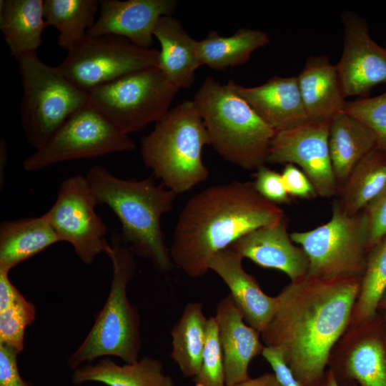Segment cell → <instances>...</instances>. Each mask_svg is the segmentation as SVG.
<instances>
[{
    "mask_svg": "<svg viewBox=\"0 0 386 386\" xmlns=\"http://www.w3.org/2000/svg\"><path fill=\"white\" fill-rule=\"evenodd\" d=\"M362 278L307 274L284 286L274 314L261 334L279 350L302 386H324L331 351L348 327Z\"/></svg>",
    "mask_w": 386,
    "mask_h": 386,
    "instance_id": "1",
    "label": "cell"
},
{
    "mask_svg": "<svg viewBox=\"0 0 386 386\" xmlns=\"http://www.w3.org/2000/svg\"><path fill=\"white\" fill-rule=\"evenodd\" d=\"M251 182L211 186L183 207L169 249L174 265L192 278L204 275L209 259L244 234L285 217Z\"/></svg>",
    "mask_w": 386,
    "mask_h": 386,
    "instance_id": "2",
    "label": "cell"
},
{
    "mask_svg": "<svg viewBox=\"0 0 386 386\" xmlns=\"http://www.w3.org/2000/svg\"><path fill=\"white\" fill-rule=\"evenodd\" d=\"M86 177L99 204L109 206L119 219V235L132 252L150 260L160 272L171 271L174 264L160 220L172 209L177 194L162 183L157 184L153 174L141 180H127L96 165Z\"/></svg>",
    "mask_w": 386,
    "mask_h": 386,
    "instance_id": "3",
    "label": "cell"
},
{
    "mask_svg": "<svg viewBox=\"0 0 386 386\" xmlns=\"http://www.w3.org/2000/svg\"><path fill=\"white\" fill-rule=\"evenodd\" d=\"M193 101L210 145L224 160L249 171L264 166L276 131L245 100L208 76Z\"/></svg>",
    "mask_w": 386,
    "mask_h": 386,
    "instance_id": "4",
    "label": "cell"
},
{
    "mask_svg": "<svg viewBox=\"0 0 386 386\" xmlns=\"http://www.w3.org/2000/svg\"><path fill=\"white\" fill-rule=\"evenodd\" d=\"M112 264V278L107 299L97 313L88 335L68 357V367L74 370L83 362L114 356L125 363L139 359L142 348L139 310L127 298V287L137 269L134 254L119 233L112 237L107 254Z\"/></svg>",
    "mask_w": 386,
    "mask_h": 386,
    "instance_id": "5",
    "label": "cell"
},
{
    "mask_svg": "<svg viewBox=\"0 0 386 386\" xmlns=\"http://www.w3.org/2000/svg\"><path fill=\"white\" fill-rule=\"evenodd\" d=\"M210 145L208 132L192 100L170 109L142 139L141 154L146 167L177 195L209 177L202 151Z\"/></svg>",
    "mask_w": 386,
    "mask_h": 386,
    "instance_id": "6",
    "label": "cell"
},
{
    "mask_svg": "<svg viewBox=\"0 0 386 386\" xmlns=\"http://www.w3.org/2000/svg\"><path fill=\"white\" fill-rule=\"evenodd\" d=\"M17 61L23 87L21 125L28 142L38 149L72 114L88 106V93L57 66L41 61L36 51L23 54Z\"/></svg>",
    "mask_w": 386,
    "mask_h": 386,
    "instance_id": "7",
    "label": "cell"
},
{
    "mask_svg": "<svg viewBox=\"0 0 386 386\" xmlns=\"http://www.w3.org/2000/svg\"><path fill=\"white\" fill-rule=\"evenodd\" d=\"M369 234L367 212L363 210L348 215L337 202L327 223L312 230L290 234L307 256V274L325 279L362 278L370 252Z\"/></svg>",
    "mask_w": 386,
    "mask_h": 386,
    "instance_id": "8",
    "label": "cell"
},
{
    "mask_svg": "<svg viewBox=\"0 0 386 386\" xmlns=\"http://www.w3.org/2000/svg\"><path fill=\"white\" fill-rule=\"evenodd\" d=\"M179 89L157 67L139 71L88 92V106L127 134L161 120Z\"/></svg>",
    "mask_w": 386,
    "mask_h": 386,
    "instance_id": "9",
    "label": "cell"
},
{
    "mask_svg": "<svg viewBox=\"0 0 386 386\" xmlns=\"http://www.w3.org/2000/svg\"><path fill=\"white\" fill-rule=\"evenodd\" d=\"M159 50L116 35L86 36L57 66L74 86L91 89L139 71L157 68Z\"/></svg>",
    "mask_w": 386,
    "mask_h": 386,
    "instance_id": "10",
    "label": "cell"
},
{
    "mask_svg": "<svg viewBox=\"0 0 386 386\" xmlns=\"http://www.w3.org/2000/svg\"><path fill=\"white\" fill-rule=\"evenodd\" d=\"M136 144L89 106L72 114L47 142L23 162L28 172L52 164L80 159H91L112 153L130 152Z\"/></svg>",
    "mask_w": 386,
    "mask_h": 386,
    "instance_id": "11",
    "label": "cell"
},
{
    "mask_svg": "<svg viewBox=\"0 0 386 386\" xmlns=\"http://www.w3.org/2000/svg\"><path fill=\"white\" fill-rule=\"evenodd\" d=\"M98 204L86 176L77 174L61 183L54 204L43 214L61 242L70 243L87 265L111 248L107 226L95 211Z\"/></svg>",
    "mask_w": 386,
    "mask_h": 386,
    "instance_id": "12",
    "label": "cell"
},
{
    "mask_svg": "<svg viewBox=\"0 0 386 386\" xmlns=\"http://www.w3.org/2000/svg\"><path fill=\"white\" fill-rule=\"evenodd\" d=\"M340 386H386V322L383 315L350 324L328 361Z\"/></svg>",
    "mask_w": 386,
    "mask_h": 386,
    "instance_id": "13",
    "label": "cell"
},
{
    "mask_svg": "<svg viewBox=\"0 0 386 386\" xmlns=\"http://www.w3.org/2000/svg\"><path fill=\"white\" fill-rule=\"evenodd\" d=\"M330 120L308 121L276 132L267 162L298 165L322 197L339 192L329 150Z\"/></svg>",
    "mask_w": 386,
    "mask_h": 386,
    "instance_id": "14",
    "label": "cell"
},
{
    "mask_svg": "<svg viewBox=\"0 0 386 386\" xmlns=\"http://www.w3.org/2000/svg\"><path fill=\"white\" fill-rule=\"evenodd\" d=\"M343 51L336 64L346 96H364L386 84V49L370 36L363 19L352 11L342 14Z\"/></svg>",
    "mask_w": 386,
    "mask_h": 386,
    "instance_id": "15",
    "label": "cell"
},
{
    "mask_svg": "<svg viewBox=\"0 0 386 386\" xmlns=\"http://www.w3.org/2000/svg\"><path fill=\"white\" fill-rule=\"evenodd\" d=\"M177 4L176 0H101L99 16L86 35L120 36L149 49L158 20L172 16Z\"/></svg>",
    "mask_w": 386,
    "mask_h": 386,
    "instance_id": "16",
    "label": "cell"
},
{
    "mask_svg": "<svg viewBox=\"0 0 386 386\" xmlns=\"http://www.w3.org/2000/svg\"><path fill=\"white\" fill-rule=\"evenodd\" d=\"M293 242L285 217L244 234L229 247L258 266L279 270L296 281L307 274L309 260L303 249Z\"/></svg>",
    "mask_w": 386,
    "mask_h": 386,
    "instance_id": "17",
    "label": "cell"
},
{
    "mask_svg": "<svg viewBox=\"0 0 386 386\" xmlns=\"http://www.w3.org/2000/svg\"><path fill=\"white\" fill-rule=\"evenodd\" d=\"M242 259L229 247L212 256L208 267L228 287L229 295L246 323L262 334L274 314L277 297L269 296L262 291L256 278L244 269Z\"/></svg>",
    "mask_w": 386,
    "mask_h": 386,
    "instance_id": "18",
    "label": "cell"
},
{
    "mask_svg": "<svg viewBox=\"0 0 386 386\" xmlns=\"http://www.w3.org/2000/svg\"><path fill=\"white\" fill-rule=\"evenodd\" d=\"M227 85L276 132L310 121L297 76H273L264 84L252 87L242 86L229 79Z\"/></svg>",
    "mask_w": 386,
    "mask_h": 386,
    "instance_id": "19",
    "label": "cell"
},
{
    "mask_svg": "<svg viewBox=\"0 0 386 386\" xmlns=\"http://www.w3.org/2000/svg\"><path fill=\"white\" fill-rule=\"evenodd\" d=\"M219 339L223 353L225 386L249 378V365L264 348L259 332L247 325L229 294L216 307Z\"/></svg>",
    "mask_w": 386,
    "mask_h": 386,
    "instance_id": "20",
    "label": "cell"
},
{
    "mask_svg": "<svg viewBox=\"0 0 386 386\" xmlns=\"http://www.w3.org/2000/svg\"><path fill=\"white\" fill-rule=\"evenodd\" d=\"M297 78L310 121L330 120L343 110L346 96L336 65L327 56L310 57Z\"/></svg>",
    "mask_w": 386,
    "mask_h": 386,
    "instance_id": "21",
    "label": "cell"
},
{
    "mask_svg": "<svg viewBox=\"0 0 386 386\" xmlns=\"http://www.w3.org/2000/svg\"><path fill=\"white\" fill-rule=\"evenodd\" d=\"M154 36L161 46L158 68L179 89H190L194 83L195 71L202 66L197 41L172 16L159 18Z\"/></svg>",
    "mask_w": 386,
    "mask_h": 386,
    "instance_id": "22",
    "label": "cell"
},
{
    "mask_svg": "<svg viewBox=\"0 0 386 386\" xmlns=\"http://www.w3.org/2000/svg\"><path fill=\"white\" fill-rule=\"evenodd\" d=\"M73 370L74 385L96 382L107 386H176L172 377L163 372L162 363L147 356L122 365L104 357Z\"/></svg>",
    "mask_w": 386,
    "mask_h": 386,
    "instance_id": "23",
    "label": "cell"
},
{
    "mask_svg": "<svg viewBox=\"0 0 386 386\" xmlns=\"http://www.w3.org/2000/svg\"><path fill=\"white\" fill-rule=\"evenodd\" d=\"M328 142L332 169L340 191L355 166L376 147L377 139L370 128L341 111L330 120Z\"/></svg>",
    "mask_w": 386,
    "mask_h": 386,
    "instance_id": "24",
    "label": "cell"
},
{
    "mask_svg": "<svg viewBox=\"0 0 386 386\" xmlns=\"http://www.w3.org/2000/svg\"><path fill=\"white\" fill-rule=\"evenodd\" d=\"M47 26L42 0H1L0 29L16 60L23 54L36 51Z\"/></svg>",
    "mask_w": 386,
    "mask_h": 386,
    "instance_id": "25",
    "label": "cell"
},
{
    "mask_svg": "<svg viewBox=\"0 0 386 386\" xmlns=\"http://www.w3.org/2000/svg\"><path fill=\"white\" fill-rule=\"evenodd\" d=\"M59 242V237L44 215L4 220L0 224V268L10 271Z\"/></svg>",
    "mask_w": 386,
    "mask_h": 386,
    "instance_id": "26",
    "label": "cell"
},
{
    "mask_svg": "<svg viewBox=\"0 0 386 386\" xmlns=\"http://www.w3.org/2000/svg\"><path fill=\"white\" fill-rule=\"evenodd\" d=\"M269 41L268 34L258 29L241 28L229 36L211 30L204 39L197 41V52L202 66L222 71L245 64L253 51Z\"/></svg>",
    "mask_w": 386,
    "mask_h": 386,
    "instance_id": "27",
    "label": "cell"
},
{
    "mask_svg": "<svg viewBox=\"0 0 386 386\" xmlns=\"http://www.w3.org/2000/svg\"><path fill=\"white\" fill-rule=\"evenodd\" d=\"M386 188V153L375 147L355 166L337 203L348 215L362 211Z\"/></svg>",
    "mask_w": 386,
    "mask_h": 386,
    "instance_id": "28",
    "label": "cell"
},
{
    "mask_svg": "<svg viewBox=\"0 0 386 386\" xmlns=\"http://www.w3.org/2000/svg\"><path fill=\"white\" fill-rule=\"evenodd\" d=\"M207 322L202 304L191 302L171 330L170 357L185 377L193 379L200 370Z\"/></svg>",
    "mask_w": 386,
    "mask_h": 386,
    "instance_id": "29",
    "label": "cell"
},
{
    "mask_svg": "<svg viewBox=\"0 0 386 386\" xmlns=\"http://www.w3.org/2000/svg\"><path fill=\"white\" fill-rule=\"evenodd\" d=\"M99 1L44 0V17L47 26L59 31L58 44L70 51L94 25Z\"/></svg>",
    "mask_w": 386,
    "mask_h": 386,
    "instance_id": "30",
    "label": "cell"
},
{
    "mask_svg": "<svg viewBox=\"0 0 386 386\" xmlns=\"http://www.w3.org/2000/svg\"><path fill=\"white\" fill-rule=\"evenodd\" d=\"M386 290V236L369 252L350 324L375 317Z\"/></svg>",
    "mask_w": 386,
    "mask_h": 386,
    "instance_id": "31",
    "label": "cell"
},
{
    "mask_svg": "<svg viewBox=\"0 0 386 386\" xmlns=\"http://www.w3.org/2000/svg\"><path fill=\"white\" fill-rule=\"evenodd\" d=\"M35 317L34 304L21 295L13 305L0 312V343L21 353L24 349L26 330Z\"/></svg>",
    "mask_w": 386,
    "mask_h": 386,
    "instance_id": "32",
    "label": "cell"
},
{
    "mask_svg": "<svg viewBox=\"0 0 386 386\" xmlns=\"http://www.w3.org/2000/svg\"><path fill=\"white\" fill-rule=\"evenodd\" d=\"M193 381L194 386H225L223 353L215 317L207 318L201 367Z\"/></svg>",
    "mask_w": 386,
    "mask_h": 386,
    "instance_id": "33",
    "label": "cell"
},
{
    "mask_svg": "<svg viewBox=\"0 0 386 386\" xmlns=\"http://www.w3.org/2000/svg\"><path fill=\"white\" fill-rule=\"evenodd\" d=\"M342 111L370 128L376 137V147L386 153V91L374 97L347 101Z\"/></svg>",
    "mask_w": 386,
    "mask_h": 386,
    "instance_id": "34",
    "label": "cell"
},
{
    "mask_svg": "<svg viewBox=\"0 0 386 386\" xmlns=\"http://www.w3.org/2000/svg\"><path fill=\"white\" fill-rule=\"evenodd\" d=\"M255 174L253 184L262 197L277 205L290 203V196L281 174L264 165L259 168Z\"/></svg>",
    "mask_w": 386,
    "mask_h": 386,
    "instance_id": "35",
    "label": "cell"
},
{
    "mask_svg": "<svg viewBox=\"0 0 386 386\" xmlns=\"http://www.w3.org/2000/svg\"><path fill=\"white\" fill-rule=\"evenodd\" d=\"M369 217L370 251L386 236V188L364 209Z\"/></svg>",
    "mask_w": 386,
    "mask_h": 386,
    "instance_id": "36",
    "label": "cell"
},
{
    "mask_svg": "<svg viewBox=\"0 0 386 386\" xmlns=\"http://www.w3.org/2000/svg\"><path fill=\"white\" fill-rule=\"evenodd\" d=\"M18 355L12 347L0 343V386H36L21 377L17 365Z\"/></svg>",
    "mask_w": 386,
    "mask_h": 386,
    "instance_id": "37",
    "label": "cell"
},
{
    "mask_svg": "<svg viewBox=\"0 0 386 386\" xmlns=\"http://www.w3.org/2000/svg\"><path fill=\"white\" fill-rule=\"evenodd\" d=\"M281 174L287 191L290 197L311 199L317 196L310 180L295 164H285Z\"/></svg>",
    "mask_w": 386,
    "mask_h": 386,
    "instance_id": "38",
    "label": "cell"
},
{
    "mask_svg": "<svg viewBox=\"0 0 386 386\" xmlns=\"http://www.w3.org/2000/svg\"><path fill=\"white\" fill-rule=\"evenodd\" d=\"M262 355L269 362L273 372L283 386H302L287 367L279 350L264 346Z\"/></svg>",
    "mask_w": 386,
    "mask_h": 386,
    "instance_id": "39",
    "label": "cell"
},
{
    "mask_svg": "<svg viewBox=\"0 0 386 386\" xmlns=\"http://www.w3.org/2000/svg\"><path fill=\"white\" fill-rule=\"evenodd\" d=\"M9 273V270L0 268V312L10 307L22 295L10 281Z\"/></svg>",
    "mask_w": 386,
    "mask_h": 386,
    "instance_id": "40",
    "label": "cell"
},
{
    "mask_svg": "<svg viewBox=\"0 0 386 386\" xmlns=\"http://www.w3.org/2000/svg\"><path fill=\"white\" fill-rule=\"evenodd\" d=\"M229 386H283L274 372L262 374L254 378H248Z\"/></svg>",
    "mask_w": 386,
    "mask_h": 386,
    "instance_id": "41",
    "label": "cell"
},
{
    "mask_svg": "<svg viewBox=\"0 0 386 386\" xmlns=\"http://www.w3.org/2000/svg\"><path fill=\"white\" fill-rule=\"evenodd\" d=\"M324 386H340L336 381L332 371L328 369L327 370L326 380ZM354 386H358V385L356 384Z\"/></svg>",
    "mask_w": 386,
    "mask_h": 386,
    "instance_id": "42",
    "label": "cell"
},
{
    "mask_svg": "<svg viewBox=\"0 0 386 386\" xmlns=\"http://www.w3.org/2000/svg\"><path fill=\"white\" fill-rule=\"evenodd\" d=\"M377 312L380 314H386V290L379 302Z\"/></svg>",
    "mask_w": 386,
    "mask_h": 386,
    "instance_id": "43",
    "label": "cell"
},
{
    "mask_svg": "<svg viewBox=\"0 0 386 386\" xmlns=\"http://www.w3.org/2000/svg\"><path fill=\"white\" fill-rule=\"evenodd\" d=\"M382 315H383V317H384V318H385V322H386V314H382Z\"/></svg>",
    "mask_w": 386,
    "mask_h": 386,
    "instance_id": "44",
    "label": "cell"
},
{
    "mask_svg": "<svg viewBox=\"0 0 386 386\" xmlns=\"http://www.w3.org/2000/svg\"><path fill=\"white\" fill-rule=\"evenodd\" d=\"M385 49H386V45H385Z\"/></svg>",
    "mask_w": 386,
    "mask_h": 386,
    "instance_id": "45",
    "label": "cell"
}]
</instances>
